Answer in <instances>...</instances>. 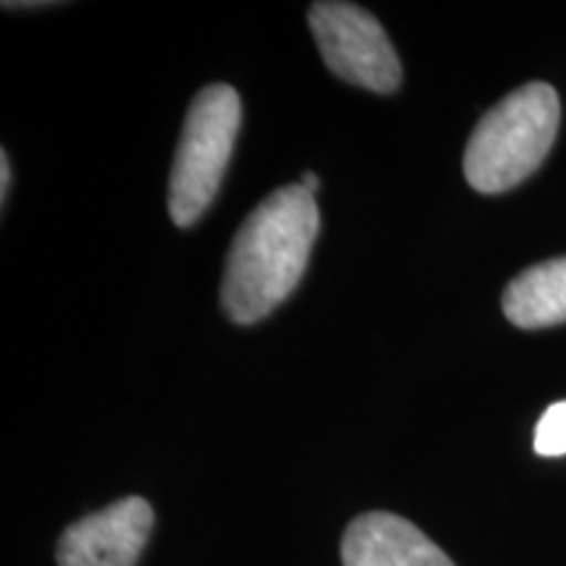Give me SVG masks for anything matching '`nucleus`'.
<instances>
[{
	"instance_id": "obj_7",
	"label": "nucleus",
	"mask_w": 566,
	"mask_h": 566,
	"mask_svg": "<svg viewBox=\"0 0 566 566\" xmlns=\"http://www.w3.org/2000/svg\"><path fill=\"white\" fill-rule=\"evenodd\" d=\"M504 315L516 328L535 331L566 323V258L527 268L504 292Z\"/></svg>"
},
{
	"instance_id": "obj_9",
	"label": "nucleus",
	"mask_w": 566,
	"mask_h": 566,
	"mask_svg": "<svg viewBox=\"0 0 566 566\" xmlns=\"http://www.w3.org/2000/svg\"><path fill=\"white\" fill-rule=\"evenodd\" d=\"M9 187H11V168H9V155H6V150L0 153V197H9Z\"/></svg>"
},
{
	"instance_id": "obj_10",
	"label": "nucleus",
	"mask_w": 566,
	"mask_h": 566,
	"mask_svg": "<svg viewBox=\"0 0 566 566\" xmlns=\"http://www.w3.org/2000/svg\"><path fill=\"white\" fill-rule=\"evenodd\" d=\"M302 187L307 189L310 195H315L317 192V187H321V179H317V176L313 174V171H307L302 176Z\"/></svg>"
},
{
	"instance_id": "obj_6",
	"label": "nucleus",
	"mask_w": 566,
	"mask_h": 566,
	"mask_svg": "<svg viewBox=\"0 0 566 566\" xmlns=\"http://www.w3.org/2000/svg\"><path fill=\"white\" fill-rule=\"evenodd\" d=\"M344 566H457L405 516L367 512L342 537Z\"/></svg>"
},
{
	"instance_id": "obj_4",
	"label": "nucleus",
	"mask_w": 566,
	"mask_h": 566,
	"mask_svg": "<svg viewBox=\"0 0 566 566\" xmlns=\"http://www.w3.org/2000/svg\"><path fill=\"white\" fill-rule=\"evenodd\" d=\"M310 30L338 80L378 95L399 90L401 61L380 21L354 3L321 0L310 6Z\"/></svg>"
},
{
	"instance_id": "obj_5",
	"label": "nucleus",
	"mask_w": 566,
	"mask_h": 566,
	"mask_svg": "<svg viewBox=\"0 0 566 566\" xmlns=\"http://www.w3.org/2000/svg\"><path fill=\"white\" fill-rule=\"evenodd\" d=\"M153 522V506L129 495L66 527L55 558L59 566H137Z\"/></svg>"
},
{
	"instance_id": "obj_3",
	"label": "nucleus",
	"mask_w": 566,
	"mask_h": 566,
	"mask_svg": "<svg viewBox=\"0 0 566 566\" xmlns=\"http://www.w3.org/2000/svg\"><path fill=\"white\" fill-rule=\"evenodd\" d=\"M242 126V101L229 84H210L195 95L168 181V212L181 229L197 223L216 200Z\"/></svg>"
},
{
	"instance_id": "obj_2",
	"label": "nucleus",
	"mask_w": 566,
	"mask_h": 566,
	"mask_svg": "<svg viewBox=\"0 0 566 566\" xmlns=\"http://www.w3.org/2000/svg\"><path fill=\"white\" fill-rule=\"evenodd\" d=\"M562 103L546 82L514 90L480 118L464 150V179L480 195H499L541 168L554 147Z\"/></svg>"
},
{
	"instance_id": "obj_8",
	"label": "nucleus",
	"mask_w": 566,
	"mask_h": 566,
	"mask_svg": "<svg viewBox=\"0 0 566 566\" xmlns=\"http://www.w3.org/2000/svg\"><path fill=\"white\" fill-rule=\"evenodd\" d=\"M535 451L541 457L566 454V401L551 405L535 428Z\"/></svg>"
},
{
	"instance_id": "obj_1",
	"label": "nucleus",
	"mask_w": 566,
	"mask_h": 566,
	"mask_svg": "<svg viewBox=\"0 0 566 566\" xmlns=\"http://www.w3.org/2000/svg\"><path fill=\"white\" fill-rule=\"evenodd\" d=\"M317 231L315 195L302 184L275 189L247 216L233 237L221 281L229 321L252 325L283 304L307 271Z\"/></svg>"
}]
</instances>
